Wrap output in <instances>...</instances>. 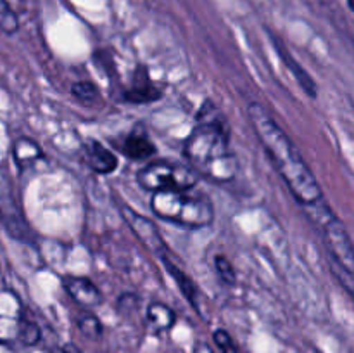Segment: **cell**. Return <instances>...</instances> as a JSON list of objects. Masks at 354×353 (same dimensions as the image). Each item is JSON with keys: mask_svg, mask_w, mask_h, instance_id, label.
<instances>
[{"mask_svg": "<svg viewBox=\"0 0 354 353\" xmlns=\"http://www.w3.org/2000/svg\"><path fill=\"white\" fill-rule=\"evenodd\" d=\"M248 118L256 137L261 142L273 166L297 199V203L304 206V204L320 201L324 192H322L317 176L313 175L292 138L283 132V128L266 111V107L259 102H251L248 106Z\"/></svg>", "mask_w": 354, "mask_h": 353, "instance_id": "1", "label": "cell"}, {"mask_svg": "<svg viewBox=\"0 0 354 353\" xmlns=\"http://www.w3.org/2000/svg\"><path fill=\"white\" fill-rule=\"evenodd\" d=\"M230 127L216 104L206 99L196 116V127L185 142V156L199 175L214 182L234 180L239 161L230 147Z\"/></svg>", "mask_w": 354, "mask_h": 353, "instance_id": "2", "label": "cell"}, {"mask_svg": "<svg viewBox=\"0 0 354 353\" xmlns=\"http://www.w3.org/2000/svg\"><path fill=\"white\" fill-rule=\"evenodd\" d=\"M151 210L156 217L187 228H203L213 224L214 208L207 197L187 190L152 192Z\"/></svg>", "mask_w": 354, "mask_h": 353, "instance_id": "3", "label": "cell"}, {"mask_svg": "<svg viewBox=\"0 0 354 353\" xmlns=\"http://www.w3.org/2000/svg\"><path fill=\"white\" fill-rule=\"evenodd\" d=\"M306 217L313 221L315 227L320 230L324 237L325 246H327L328 256L335 263L348 270L354 275V244L351 235L348 234V228L342 224L341 218L334 213L330 206L327 204L325 197L320 201H315L311 204L303 206Z\"/></svg>", "mask_w": 354, "mask_h": 353, "instance_id": "4", "label": "cell"}, {"mask_svg": "<svg viewBox=\"0 0 354 353\" xmlns=\"http://www.w3.org/2000/svg\"><path fill=\"white\" fill-rule=\"evenodd\" d=\"M137 182L149 192L159 190H190L199 182V173L192 166L159 159L149 163L137 173Z\"/></svg>", "mask_w": 354, "mask_h": 353, "instance_id": "5", "label": "cell"}, {"mask_svg": "<svg viewBox=\"0 0 354 353\" xmlns=\"http://www.w3.org/2000/svg\"><path fill=\"white\" fill-rule=\"evenodd\" d=\"M120 213L123 217V220L127 221V225L130 227V230L133 232L135 237L142 242L145 249H149L151 253L159 256V260L168 256V248H166V242L162 239L161 232H159L158 225L151 220V218L144 217L138 211H135L133 208H130L128 204H121Z\"/></svg>", "mask_w": 354, "mask_h": 353, "instance_id": "6", "label": "cell"}, {"mask_svg": "<svg viewBox=\"0 0 354 353\" xmlns=\"http://www.w3.org/2000/svg\"><path fill=\"white\" fill-rule=\"evenodd\" d=\"M121 97L128 104H151L161 99L162 89L152 82L145 66H138L131 75V82L123 89Z\"/></svg>", "mask_w": 354, "mask_h": 353, "instance_id": "7", "label": "cell"}, {"mask_svg": "<svg viewBox=\"0 0 354 353\" xmlns=\"http://www.w3.org/2000/svg\"><path fill=\"white\" fill-rule=\"evenodd\" d=\"M62 286H64L66 293L69 294L75 303H78L83 308H95L102 305L104 294L102 291L93 284L88 277L80 275H68L62 279Z\"/></svg>", "mask_w": 354, "mask_h": 353, "instance_id": "8", "label": "cell"}, {"mask_svg": "<svg viewBox=\"0 0 354 353\" xmlns=\"http://www.w3.org/2000/svg\"><path fill=\"white\" fill-rule=\"evenodd\" d=\"M83 158L86 165L99 175H111L120 166V159L109 147L95 138H88L83 145Z\"/></svg>", "mask_w": 354, "mask_h": 353, "instance_id": "9", "label": "cell"}, {"mask_svg": "<svg viewBox=\"0 0 354 353\" xmlns=\"http://www.w3.org/2000/svg\"><path fill=\"white\" fill-rule=\"evenodd\" d=\"M120 151L127 156L128 159H133V161H145V159H151L156 154V145L151 141L145 132H142V128H135L133 132L127 135L123 138V142L120 144Z\"/></svg>", "mask_w": 354, "mask_h": 353, "instance_id": "10", "label": "cell"}, {"mask_svg": "<svg viewBox=\"0 0 354 353\" xmlns=\"http://www.w3.org/2000/svg\"><path fill=\"white\" fill-rule=\"evenodd\" d=\"M273 45L277 47V52H279L280 59H282V62L286 64V68L289 69L290 73H292V76L296 78V82L299 83L301 89L306 92V96L311 97V99H317V97H318V85H317V82L311 78L310 73H308L306 69H304L303 66H301L299 62H297L296 59L292 57V54H290V52H287L286 48H283L282 45L279 44V40H277L275 37H273Z\"/></svg>", "mask_w": 354, "mask_h": 353, "instance_id": "11", "label": "cell"}, {"mask_svg": "<svg viewBox=\"0 0 354 353\" xmlns=\"http://www.w3.org/2000/svg\"><path fill=\"white\" fill-rule=\"evenodd\" d=\"M12 158L19 170H26L33 166L38 159L44 158L40 144L30 137H17L12 142Z\"/></svg>", "mask_w": 354, "mask_h": 353, "instance_id": "12", "label": "cell"}, {"mask_svg": "<svg viewBox=\"0 0 354 353\" xmlns=\"http://www.w3.org/2000/svg\"><path fill=\"white\" fill-rule=\"evenodd\" d=\"M161 262H162V265L166 266V270H168L169 275H171V279L176 282V286H178L180 293H182V296L185 298L187 303L192 305L196 310H199V308H197V294H199V291H197V286H196V282L192 280V277L187 275V273L183 272V270L180 269L175 262H171L168 256L161 258Z\"/></svg>", "mask_w": 354, "mask_h": 353, "instance_id": "13", "label": "cell"}, {"mask_svg": "<svg viewBox=\"0 0 354 353\" xmlns=\"http://www.w3.org/2000/svg\"><path fill=\"white\" fill-rule=\"evenodd\" d=\"M147 318L149 325L154 332H166L169 329H173V325L176 324V314L171 307L161 303V301H152L147 307Z\"/></svg>", "mask_w": 354, "mask_h": 353, "instance_id": "14", "label": "cell"}, {"mask_svg": "<svg viewBox=\"0 0 354 353\" xmlns=\"http://www.w3.org/2000/svg\"><path fill=\"white\" fill-rule=\"evenodd\" d=\"M76 327L86 339H99L104 332L102 322L93 314L80 315L78 320H76Z\"/></svg>", "mask_w": 354, "mask_h": 353, "instance_id": "15", "label": "cell"}, {"mask_svg": "<svg viewBox=\"0 0 354 353\" xmlns=\"http://www.w3.org/2000/svg\"><path fill=\"white\" fill-rule=\"evenodd\" d=\"M71 93L82 104H93L99 99V87L88 80H80L71 85Z\"/></svg>", "mask_w": 354, "mask_h": 353, "instance_id": "16", "label": "cell"}, {"mask_svg": "<svg viewBox=\"0 0 354 353\" xmlns=\"http://www.w3.org/2000/svg\"><path fill=\"white\" fill-rule=\"evenodd\" d=\"M16 339L24 346H35L41 339L40 327L28 318H21Z\"/></svg>", "mask_w": 354, "mask_h": 353, "instance_id": "17", "label": "cell"}, {"mask_svg": "<svg viewBox=\"0 0 354 353\" xmlns=\"http://www.w3.org/2000/svg\"><path fill=\"white\" fill-rule=\"evenodd\" d=\"M214 269H216L218 277H220V280L225 286H235V282H237V273H235L234 265H232V262L227 256L216 255V258H214Z\"/></svg>", "mask_w": 354, "mask_h": 353, "instance_id": "18", "label": "cell"}, {"mask_svg": "<svg viewBox=\"0 0 354 353\" xmlns=\"http://www.w3.org/2000/svg\"><path fill=\"white\" fill-rule=\"evenodd\" d=\"M17 28H19V21H17L16 12L10 9L6 0H0V30L7 35H12L16 33Z\"/></svg>", "mask_w": 354, "mask_h": 353, "instance_id": "19", "label": "cell"}, {"mask_svg": "<svg viewBox=\"0 0 354 353\" xmlns=\"http://www.w3.org/2000/svg\"><path fill=\"white\" fill-rule=\"evenodd\" d=\"M213 343L221 353H241V348L237 346V343L234 341L230 332L225 331V329H216L213 332Z\"/></svg>", "mask_w": 354, "mask_h": 353, "instance_id": "20", "label": "cell"}, {"mask_svg": "<svg viewBox=\"0 0 354 353\" xmlns=\"http://www.w3.org/2000/svg\"><path fill=\"white\" fill-rule=\"evenodd\" d=\"M127 305H131V307L135 308L137 307V298H135L133 294H123V296H120V300H118V308L124 311Z\"/></svg>", "mask_w": 354, "mask_h": 353, "instance_id": "21", "label": "cell"}, {"mask_svg": "<svg viewBox=\"0 0 354 353\" xmlns=\"http://www.w3.org/2000/svg\"><path fill=\"white\" fill-rule=\"evenodd\" d=\"M192 353H214V350L206 341H196L194 343Z\"/></svg>", "mask_w": 354, "mask_h": 353, "instance_id": "22", "label": "cell"}, {"mask_svg": "<svg viewBox=\"0 0 354 353\" xmlns=\"http://www.w3.org/2000/svg\"><path fill=\"white\" fill-rule=\"evenodd\" d=\"M50 353H71V352H69L68 348H55V350H52Z\"/></svg>", "mask_w": 354, "mask_h": 353, "instance_id": "23", "label": "cell"}, {"mask_svg": "<svg viewBox=\"0 0 354 353\" xmlns=\"http://www.w3.org/2000/svg\"><path fill=\"white\" fill-rule=\"evenodd\" d=\"M348 6H349V9L354 12V0H348Z\"/></svg>", "mask_w": 354, "mask_h": 353, "instance_id": "24", "label": "cell"}]
</instances>
